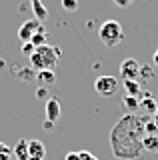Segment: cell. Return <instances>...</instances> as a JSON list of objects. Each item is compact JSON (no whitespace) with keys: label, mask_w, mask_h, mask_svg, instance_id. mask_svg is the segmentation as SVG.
Listing matches in <instances>:
<instances>
[{"label":"cell","mask_w":158,"mask_h":160,"mask_svg":"<svg viewBox=\"0 0 158 160\" xmlns=\"http://www.w3.org/2000/svg\"><path fill=\"white\" fill-rule=\"evenodd\" d=\"M142 138H144V120L136 114H126L114 126L110 134L112 152L118 158H138L142 154Z\"/></svg>","instance_id":"obj_1"},{"label":"cell","mask_w":158,"mask_h":160,"mask_svg":"<svg viewBox=\"0 0 158 160\" xmlns=\"http://www.w3.org/2000/svg\"><path fill=\"white\" fill-rule=\"evenodd\" d=\"M60 54H62L60 48L50 46V44H44V46L34 50V54L30 56V66L34 70H38V72H40V70H54Z\"/></svg>","instance_id":"obj_2"},{"label":"cell","mask_w":158,"mask_h":160,"mask_svg":"<svg viewBox=\"0 0 158 160\" xmlns=\"http://www.w3.org/2000/svg\"><path fill=\"white\" fill-rule=\"evenodd\" d=\"M98 36H100V42L106 48H114L124 40V28L118 20H106L98 30Z\"/></svg>","instance_id":"obj_3"},{"label":"cell","mask_w":158,"mask_h":160,"mask_svg":"<svg viewBox=\"0 0 158 160\" xmlns=\"http://www.w3.org/2000/svg\"><path fill=\"white\" fill-rule=\"evenodd\" d=\"M118 78L114 76H98L96 82H94V90L100 94L102 98H110L118 92Z\"/></svg>","instance_id":"obj_4"},{"label":"cell","mask_w":158,"mask_h":160,"mask_svg":"<svg viewBox=\"0 0 158 160\" xmlns=\"http://www.w3.org/2000/svg\"><path fill=\"white\" fill-rule=\"evenodd\" d=\"M40 26H42V22H38L36 18H34V20H26V22L18 28V38L22 40V44L24 42H30L32 36L40 30Z\"/></svg>","instance_id":"obj_5"},{"label":"cell","mask_w":158,"mask_h":160,"mask_svg":"<svg viewBox=\"0 0 158 160\" xmlns=\"http://www.w3.org/2000/svg\"><path fill=\"white\" fill-rule=\"evenodd\" d=\"M138 74H140V64H138L134 58L122 60V64H120V76L124 80H136Z\"/></svg>","instance_id":"obj_6"},{"label":"cell","mask_w":158,"mask_h":160,"mask_svg":"<svg viewBox=\"0 0 158 160\" xmlns=\"http://www.w3.org/2000/svg\"><path fill=\"white\" fill-rule=\"evenodd\" d=\"M28 154H30V160H44L46 158V148L40 140H28Z\"/></svg>","instance_id":"obj_7"},{"label":"cell","mask_w":158,"mask_h":160,"mask_svg":"<svg viewBox=\"0 0 158 160\" xmlns=\"http://www.w3.org/2000/svg\"><path fill=\"white\" fill-rule=\"evenodd\" d=\"M60 100L58 98H48L46 100V120L50 122H56L60 118Z\"/></svg>","instance_id":"obj_8"},{"label":"cell","mask_w":158,"mask_h":160,"mask_svg":"<svg viewBox=\"0 0 158 160\" xmlns=\"http://www.w3.org/2000/svg\"><path fill=\"white\" fill-rule=\"evenodd\" d=\"M12 154H14V160H30V154H28V140L20 138L12 148Z\"/></svg>","instance_id":"obj_9"},{"label":"cell","mask_w":158,"mask_h":160,"mask_svg":"<svg viewBox=\"0 0 158 160\" xmlns=\"http://www.w3.org/2000/svg\"><path fill=\"white\" fill-rule=\"evenodd\" d=\"M30 6H32V10H34V16H36L38 22H42V20L48 18V10H46V6L42 4V0H30Z\"/></svg>","instance_id":"obj_10"},{"label":"cell","mask_w":158,"mask_h":160,"mask_svg":"<svg viewBox=\"0 0 158 160\" xmlns=\"http://www.w3.org/2000/svg\"><path fill=\"white\" fill-rule=\"evenodd\" d=\"M138 108H140V100L134 98V96H124L122 98V110L128 114H134L138 112Z\"/></svg>","instance_id":"obj_11"},{"label":"cell","mask_w":158,"mask_h":160,"mask_svg":"<svg viewBox=\"0 0 158 160\" xmlns=\"http://www.w3.org/2000/svg\"><path fill=\"white\" fill-rule=\"evenodd\" d=\"M36 78L40 80V84L46 88V86H52V84H54V80H56V74H54V70H40V72L36 74Z\"/></svg>","instance_id":"obj_12"},{"label":"cell","mask_w":158,"mask_h":160,"mask_svg":"<svg viewBox=\"0 0 158 160\" xmlns=\"http://www.w3.org/2000/svg\"><path fill=\"white\" fill-rule=\"evenodd\" d=\"M140 110H146V112H156V100L150 96L148 92H144V96L140 100Z\"/></svg>","instance_id":"obj_13"},{"label":"cell","mask_w":158,"mask_h":160,"mask_svg":"<svg viewBox=\"0 0 158 160\" xmlns=\"http://www.w3.org/2000/svg\"><path fill=\"white\" fill-rule=\"evenodd\" d=\"M124 88L128 96H134V98L140 96V82H136V80H124Z\"/></svg>","instance_id":"obj_14"},{"label":"cell","mask_w":158,"mask_h":160,"mask_svg":"<svg viewBox=\"0 0 158 160\" xmlns=\"http://www.w3.org/2000/svg\"><path fill=\"white\" fill-rule=\"evenodd\" d=\"M142 148L146 152H156L158 150V136H144L142 138Z\"/></svg>","instance_id":"obj_15"},{"label":"cell","mask_w":158,"mask_h":160,"mask_svg":"<svg viewBox=\"0 0 158 160\" xmlns=\"http://www.w3.org/2000/svg\"><path fill=\"white\" fill-rule=\"evenodd\" d=\"M30 42H32L34 48H40V46H44V44H46V30H44V26H40V30H38V32L32 36Z\"/></svg>","instance_id":"obj_16"},{"label":"cell","mask_w":158,"mask_h":160,"mask_svg":"<svg viewBox=\"0 0 158 160\" xmlns=\"http://www.w3.org/2000/svg\"><path fill=\"white\" fill-rule=\"evenodd\" d=\"M144 136H158V122L156 120H146L144 122Z\"/></svg>","instance_id":"obj_17"},{"label":"cell","mask_w":158,"mask_h":160,"mask_svg":"<svg viewBox=\"0 0 158 160\" xmlns=\"http://www.w3.org/2000/svg\"><path fill=\"white\" fill-rule=\"evenodd\" d=\"M154 66H148V64H144V66H140V74H138V76H140V80H150L152 76H154Z\"/></svg>","instance_id":"obj_18"},{"label":"cell","mask_w":158,"mask_h":160,"mask_svg":"<svg viewBox=\"0 0 158 160\" xmlns=\"http://www.w3.org/2000/svg\"><path fill=\"white\" fill-rule=\"evenodd\" d=\"M0 160H14V154H12V148L8 144L0 142Z\"/></svg>","instance_id":"obj_19"},{"label":"cell","mask_w":158,"mask_h":160,"mask_svg":"<svg viewBox=\"0 0 158 160\" xmlns=\"http://www.w3.org/2000/svg\"><path fill=\"white\" fill-rule=\"evenodd\" d=\"M62 8L66 12H76L78 10V0H62Z\"/></svg>","instance_id":"obj_20"},{"label":"cell","mask_w":158,"mask_h":160,"mask_svg":"<svg viewBox=\"0 0 158 160\" xmlns=\"http://www.w3.org/2000/svg\"><path fill=\"white\" fill-rule=\"evenodd\" d=\"M20 50H22V54H24V56H28V58H30L32 54H34V50H36V48L32 46V42H24Z\"/></svg>","instance_id":"obj_21"},{"label":"cell","mask_w":158,"mask_h":160,"mask_svg":"<svg viewBox=\"0 0 158 160\" xmlns=\"http://www.w3.org/2000/svg\"><path fill=\"white\" fill-rule=\"evenodd\" d=\"M78 158L80 160H98L94 154H90L88 150H80V152H78Z\"/></svg>","instance_id":"obj_22"},{"label":"cell","mask_w":158,"mask_h":160,"mask_svg":"<svg viewBox=\"0 0 158 160\" xmlns=\"http://www.w3.org/2000/svg\"><path fill=\"white\" fill-rule=\"evenodd\" d=\"M112 2H114L118 8H128L132 2H134V0H112Z\"/></svg>","instance_id":"obj_23"},{"label":"cell","mask_w":158,"mask_h":160,"mask_svg":"<svg viewBox=\"0 0 158 160\" xmlns=\"http://www.w3.org/2000/svg\"><path fill=\"white\" fill-rule=\"evenodd\" d=\"M64 160H80V158H78V152H68Z\"/></svg>","instance_id":"obj_24"},{"label":"cell","mask_w":158,"mask_h":160,"mask_svg":"<svg viewBox=\"0 0 158 160\" xmlns=\"http://www.w3.org/2000/svg\"><path fill=\"white\" fill-rule=\"evenodd\" d=\"M152 66H154V70H158V50L154 52V56H152Z\"/></svg>","instance_id":"obj_25"},{"label":"cell","mask_w":158,"mask_h":160,"mask_svg":"<svg viewBox=\"0 0 158 160\" xmlns=\"http://www.w3.org/2000/svg\"><path fill=\"white\" fill-rule=\"evenodd\" d=\"M36 96L38 98H44V96H46V88H38L36 90Z\"/></svg>","instance_id":"obj_26"},{"label":"cell","mask_w":158,"mask_h":160,"mask_svg":"<svg viewBox=\"0 0 158 160\" xmlns=\"http://www.w3.org/2000/svg\"><path fill=\"white\" fill-rule=\"evenodd\" d=\"M42 126L46 128V130H52V128H54V122H50V120H44V124H42Z\"/></svg>","instance_id":"obj_27"},{"label":"cell","mask_w":158,"mask_h":160,"mask_svg":"<svg viewBox=\"0 0 158 160\" xmlns=\"http://www.w3.org/2000/svg\"><path fill=\"white\" fill-rule=\"evenodd\" d=\"M154 114H156V122H158V100H156V112Z\"/></svg>","instance_id":"obj_28"},{"label":"cell","mask_w":158,"mask_h":160,"mask_svg":"<svg viewBox=\"0 0 158 160\" xmlns=\"http://www.w3.org/2000/svg\"><path fill=\"white\" fill-rule=\"evenodd\" d=\"M4 64H6V62H4V60L0 58V68H4Z\"/></svg>","instance_id":"obj_29"}]
</instances>
